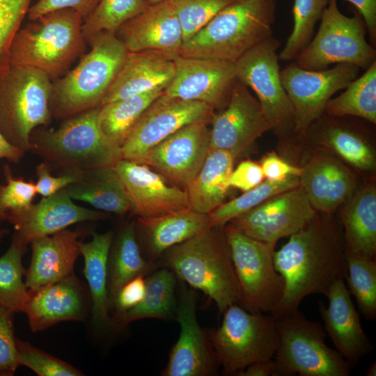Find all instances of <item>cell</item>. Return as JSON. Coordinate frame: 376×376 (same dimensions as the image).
Masks as SVG:
<instances>
[{
	"mask_svg": "<svg viewBox=\"0 0 376 376\" xmlns=\"http://www.w3.org/2000/svg\"><path fill=\"white\" fill-rule=\"evenodd\" d=\"M274 263L284 281L282 298L270 313L276 319L298 309L309 295L327 296L336 281L345 279L343 233L333 224L315 216L274 251Z\"/></svg>",
	"mask_w": 376,
	"mask_h": 376,
	"instance_id": "cell-1",
	"label": "cell"
},
{
	"mask_svg": "<svg viewBox=\"0 0 376 376\" xmlns=\"http://www.w3.org/2000/svg\"><path fill=\"white\" fill-rule=\"evenodd\" d=\"M84 19L71 8L45 13L21 26L10 50L9 64L29 67L52 81L65 75L86 52Z\"/></svg>",
	"mask_w": 376,
	"mask_h": 376,
	"instance_id": "cell-2",
	"label": "cell"
},
{
	"mask_svg": "<svg viewBox=\"0 0 376 376\" xmlns=\"http://www.w3.org/2000/svg\"><path fill=\"white\" fill-rule=\"evenodd\" d=\"M164 253L162 267L209 297L219 313L238 304V282L224 227L210 226Z\"/></svg>",
	"mask_w": 376,
	"mask_h": 376,
	"instance_id": "cell-3",
	"label": "cell"
},
{
	"mask_svg": "<svg viewBox=\"0 0 376 376\" xmlns=\"http://www.w3.org/2000/svg\"><path fill=\"white\" fill-rule=\"evenodd\" d=\"M99 108L68 118L56 129H35L30 136L29 151L51 169H58L63 173L81 174L114 166L122 159L120 148L113 146L102 134L97 124Z\"/></svg>",
	"mask_w": 376,
	"mask_h": 376,
	"instance_id": "cell-4",
	"label": "cell"
},
{
	"mask_svg": "<svg viewBox=\"0 0 376 376\" xmlns=\"http://www.w3.org/2000/svg\"><path fill=\"white\" fill-rule=\"evenodd\" d=\"M277 0H240L226 7L182 45L180 56L235 63L273 35Z\"/></svg>",
	"mask_w": 376,
	"mask_h": 376,
	"instance_id": "cell-5",
	"label": "cell"
},
{
	"mask_svg": "<svg viewBox=\"0 0 376 376\" xmlns=\"http://www.w3.org/2000/svg\"><path fill=\"white\" fill-rule=\"evenodd\" d=\"M91 49L78 64L52 81V118L63 120L101 106L127 54L116 34L102 32L87 41Z\"/></svg>",
	"mask_w": 376,
	"mask_h": 376,
	"instance_id": "cell-6",
	"label": "cell"
},
{
	"mask_svg": "<svg viewBox=\"0 0 376 376\" xmlns=\"http://www.w3.org/2000/svg\"><path fill=\"white\" fill-rule=\"evenodd\" d=\"M51 91L52 81L37 69L9 64L0 72V131L25 153L32 132L52 122Z\"/></svg>",
	"mask_w": 376,
	"mask_h": 376,
	"instance_id": "cell-7",
	"label": "cell"
},
{
	"mask_svg": "<svg viewBox=\"0 0 376 376\" xmlns=\"http://www.w3.org/2000/svg\"><path fill=\"white\" fill-rule=\"evenodd\" d=\"M279 345L274 357L280 376H349L351 365L325 343L319 322L299 309L276 318Z\"/></svg>",
	"mask_w": 376,
	"mask_h": 376,
	"instance_id": "cell-8",
	"label": "cell"
},
{
	"mask_svg": "<svg viewBox=\"0 0 376 376\" xmlns=\"http://www.w3.org/2000/svg\"><path fill=\"white\" fill-rule=\"evenodd\" d=\"M222 314L220 327L208 335L225 373L239 376L250 364L274 358L279 335L271 314L251 313L237 304Z\"/></svg>",
	"mask_w": 376,
	"mask_h": 376,
	"instance_id": "cell-9",
	"label": "cell"
},
{
	"mask_svg": "<svg viewBox=\"0 0 376 376\" xmlns=\"http://www.w3.org/2000/svg\"><path fill=\"white\" fill-rule=\"evenodd\" d=\"M367 30L361 15L349 17L338 9L337 0H329L318 32L293 62L310 70L328 68L332 64H353L366 70L376 61V49L366 38Z\"/></svg>",
	"mask_w": 376,
	"mask_h": 376,
	"instance_id": "cell-10",
	"label": "cell"
},
{
	"mask_svg": "<svg viewBox=\"0 0 376 376\" xmlns=\"http://www.w3.org/2000/svg\"><path fill=\"white\" fill-rule=\"evenodd\" d=\"M238 282V305L271 313L282 298L284 281L274 263L276 243L253 239L229 223L224 228Z\"/></svg>",
	"mask_w": 376,
	"mask_h": 376,
	"instance_id": "cell-11",
	"label": "cell"
},
{
	"mask_svg": "<svg viewBox=\"0 0 376 376\" xmlns=\"http://www.w3.org/2000/svg\"><path fill=\"white\" fill-rule=\"evenodd\" d=\"M280 46L281 41L272 35L247 51L235 65L237 80L255 93L271 130L285 134L294 131V113L281 79Z\"/></svg>",
	"mask_w": 376,
	"mask_h": 376,
	"instance_id": "cell-12",
	"label": "cell"
},
{
	"mask_svg": "<svg viewBox=\"0 0 376 376\" xmlns=\"http://www.w3.org/2000/svg\"><path fill=\"white\" fill-rule=\"evenodd\" d=\"M361 68L339 63L331 68L310 70L293 61L280 70L283 86L294 113V132L303 134L324 113L327 103L338 91L359 77Z\"/></svg>",
	"mask_w": 376,
	"mask_h": 376,
	"instance_id": "cell-13",
	"label": "cell"
},
{
	"mask_svg": "<svg viewBox=\"0 0 376 376\" xmlns=\"http://www.w3.org/2000/svg\"><path fill=\"white\" fill-rule=\"evenodd\" d=\"M215 110L209 104L164 94L143 112L120 148L122 159L138 162L152 147L180 128L196 123L210 124Z\"/></svg>",
	"mask_w": 376,
	"mask_h": 376,
	"instance_id": "cell-14",
	"label": "cell"
},
{
	"mask_svg": "<svg viewBox=\"0 0 376 376\" xmlns=\"http://www.w3.org/2000/svg\"><path fill=\"white\" fill-rule=\"evenodd\" d=\"M315 216L299 185L267 198L229 223L253 239L276 244L305 227Z\"/></svg>",
	"mask_w": 376,
	"mask_h": 376,
	"instance_id": "cell-15",
	"label": "cell"
},
{
	"mask_svg": "<svg viewBox=\"0 0 376 376\" xmlns=\"http://www.w3.org/2000/svg\"><path fill=\"white\" fill-rule=\"evenodd\" d=\"M173 61L175 73L164 95L202 102L218 111L227 106L237 81L234 63L182 56Z\"/></svg>",
	"mask_w": 376,
	"mask_h": 376,
	"instance_id": "cell-16",
	"label": "cell"
},
{
	"mask_svg": "<svg viewBox=\"0 0 376 376\" xmlns=\"http://www.w3.org/2000/svg\"><path fill=\"white\" fill-rule=\"evenodd\" d=\"M180 336L171 350L164 376H212L221 366L209 335L196 318V292L180 281V295L175 309Z\"/></svg>",
	"mask_w": 376,
	"mask_h": 376,
	"instance_id": "cell-17",
	"label": "cell"
},
{
	"mask_svg": "<svg viewBox=\"0 0 376 376\" xmlns=\"http://www.w3.org/2000/svg\"><path fill=\"white\" fill-rule=\"evenodd\" d=\"M206 123L187 125L150 148L138 162L185 187L196 177L210 150Z\"/></svg>",
	"mask_w": 376,
	"mask_h": 376,
	"instance_id": "cell-18",
	"label": "cell"
},
{
	"mask_svg": "<svg viewBox=\"0 0 376 376\" xmlns=\"http://www.w3.org/2000/svg\"><path fill=\"white\" fill-rule=\"evenodd\" d=\"M210 130V150L230 152L236 157L271 125L247 86L235 83L227 106L215 112Z\"/></svg>",
	"mask_w": 376,
	"mask_h": 376,
	"instance_id": "cell-19",
	"label": "cell"
},
{
	"mask_svg": "<svg viewBox=\"0 0 376 376\" xmlns=\"http://www.w3.org/2000/svg\"><path fill=\"white\" fill-rule=\"evenodd\" d=\"M109 214L76 205L65 188L42 198L36 204L7 212V221L14 227L13 236L27 246L40 237L51 235L69 226L88 221L107 219Z\"/></svg>",
	"mask_w": 376,
	"mask_h": 376,
	"instance_id": "cell-20",
	"label": "cell"
},
{
	"mask_svg": "<svg viewBox=\"0 0 376 376\" xmlns=\"http://www.w3.org/2000/svg\"><path fill=\"white\" fill-rule=\"evenodd\" d=\"M116 36L129 52H151L172 61L180 56L183 45L181 24L169 0L149 4Z\"/></svg>",
	"mask_w": 376,
	"mask_h": 376,
	"instance_id": "cell-21",
	"label": "cell"
},
{
	"mask_svg": "<svg viewBox=\"0 0 376 376\" xmlns=\"http://www.w3.org/2000/svg\"><path fill=\"white\" fill-rule=\"evenodd\" d=\"M132 211L138 218L148 219L189 207L187 194L150 166L120 159L113 166Z\"/></svg>",
	"mask_w": 376,
	"mask_h": 376,
	"instance_id": "cell-22",
	"label": "cell"
},
{
	"mask_svg": "<svg viewBox=\"0 0 376 376\" xmlns=\"http://www.w3.org/2000/svg\"><path fill=\"white\" fill-rule=\"evenodd\" d=\"M326 297L328 306L319 305L324 330L338 352L353 368L374 350V345L361 326L344 279L336 281Z\"/></svg>",
	"mask_w": 376,
	"mask_h": 376,
	"instance_id": "cell-23",
	"label": "cell"
},
{
	"mask_svg": "<svg viewBox=\"0 0 376 376\" xmlns=\"http://www.w3.org/2000/svg\"><path fill=\"white\" fill-rule=\"evenodd\" d=\"M81 235L79 231L65 229L30 243L31 259L25 272V284L30 292L75 276Z\"/></svg>",
	"mask_w": 376,
	"mask_h": 376,
	"instance_id": "cell-24",
	"label": "cell"
},
{
	"mask_svg": "<svg viewBox=\"0 0 376 376\" xmlns=\"http://www.w3.org/2000/svg\"><path fill=\"white\" fill-rule=\"evenodd\" d=\"M30 293L24 313L33 332L45 330L63 321H81L84 318V297L75 276Z\"/></svg>",
	"mask_w": 376,
	"mask_h": 376,
	"instance_id": "cell-25",
	"label": "cell"
},
{
	"mask_svg": "<svg viewBox=\"0 0 376 376\" xmlns=\"http://www.w3.org/2000/svg\"><path fill=\"white\" fill-rule=\"evenodd\" d=\"M174 73V61L160 54L128 52L101 105L166 87Z\"/></svg>",
	"mask_w": 376,
	"mask_h": 376,
	"instance_id": "cell-26",
	"label": "cell"
},
{
	"mask_svg": "<svg viewBox=\"0 0 376 376\" xmlns=\"http://www.w3.org/2000/svg\"><path fill=\"white\" fill-rule=\"evenodd\" d=\"M299 185L316 211L329 213L336 210L352 192L355 181L350 171L326 155L311 159L299 177Z\"/></svg>",
	"mask_w": 376,
	"mask_h": 376,
	"instance_id": "cell-27",
	"label": "cell"
},
{
	"mask_svg": "<svg viewBox=\"0 0 376 376\" xmlns=\"http://www.w3.org/2000/svg\"><path fill=\"white\" fill-rule=\"evenodd\" d=\"M139 228L149 254L148 260H154L170 248L180 244L210 227L207 214L190 207L159 217L138 218Z\"/></svg>",
	"mask_w": 376,
	"mask_h": 376,
	"instance_id": "cell-28",
	"label": "cell"
},
{
	"mask_svg": "<svg viewBox=\"0 0 376 376\" xmlns=\"http://www.w3.org/2000/svg\"><path fill=\"white\" fill-rule=\"evenodd\" d=\"M113 233H93L87 242L79 241L80 254L84 260V274L92 302L91 324L97 331H107L114 322L109 315L111 308L107 289V262Z\"/></svg>",
	"mask_w": 376,
	"mask_h": 376,
	"instance_id": "cell-29",
	"label": "cell"
},
{
	"mask_svg": "<svg viewBox=\"0 0 376 376\" xmlns=\"http://www.w3.org/2000/svg\"><path fill=\"white\" fill-rule=\"evenodd\" d=\"M235 158L228 151L209 150L198 174L185 187L190 208L208 214L224 203Z\"/></svg>",
	"mask_w": 376,
	"mask_h": 376,
	"instance_id": "cell-30",
	"label": "cell"
},
{
	"mask_svg": "<svg viewBox=\"0 0 376 376\" xmlns=\"http://www.w3.org/2000/svg\"><path fill=\"white\" fill-rule=\"evenodd\" d=\"M345 256L375 258L376 253V189L373 185L360 189L343 214Z\"/></svg>",
	"mask_w": 376,
	"mask_h": 376,
	"instance_id": "cell-31",
	"label": "cell"
},
{
	"mask_svg": "<svg viewBox=\"0 0 376 376\" xmlns=\"http://www.w3.org/2000/svg\"><path fill=\"white\" fill-rule=\"evenodd\" d=\"M308 128L322 145L332 149L352 166L365 171L375 169V154L366 136L354 125L340 120L339 117L322 116Z\"/></svg>",
	"mask_w": 376,
	"mask_h": 376,
	"instance_id": "cell-32",
	"label": "cell"
},
{
	"mask_svg": "<svg viewBox=\"0 0 376 376\" xmlns=\"http://www.w3.org/2000/svg\"><path fill=\"white\" fill-rule=\"evenodd\" d=\"M72 200L89 203L105 212L124 214L132 205L113 166H104L81 173L65 187Z\"/></svg>",
	"mask_w": 376,
	"mask_h": 376,
	"instance_id": "cell-33",
	"label": "cell"
},
{
	"mask_svg": "<svg viewBox=\"0 0 376 376\" xmlns=\"http://www.w3.org/2000/svg\"><path fill=\"white\" fill-rule=\"evenodd\" d=\"M155 265L145 259L137 242L136 224L131 221L111 243L107 262V289L110 306L120 289L132 279L150 273Z\"/></svg>",
	"mask_w": 376,
	"mask_h": 376,
	"instance_id": "cell-34",
	"label": "cell"
},
{
	"mask_svg": "<svg viewBox=\"0 0 376 376\" xmlns=\"http://www.w3.org/2000/svg\"><path fill=\"white\" fill-rule=\"evenodd\" d=\"M166 87L100 106L97 124L102 134L114 146L120 148L143 112Z\"/></svg>",
	"mask_w": 376,
	"mask_h": 376,
	"instance_id": "cell-35",
	"label": "cell"
},
{
	"mask_svg": "<svg viewBox=\"0 0 376 376\" xmlns=\"http://www.w3.org/2000/svg\"><path fill=\"white\" fill-rule=\"evenodd\" d=\"M176 276L162 268L146 279V290L141 302L119 316V325L144 318L168 320L175 314Z\"/></svg>",
	"mask_w": 376,
	"mask_h": 376,
	"instance_id": "cell-36",
	"label": "cell"
},
{
	"mask_svg": "<svg viewBox=\"0 0 376 376\" xmlns=\"http://www.w3.org/2000/svg\"><path fill=\"white\" fill-rule=\"evenodd\" d=\"M327 103L324 113L332 117L353 116L376 124V61L364 73Z\"/></svg>",
	"mask_w": 376,
	"mask_h": 376,
	"instance_id": "cell-37",
	"label": "cell"
},
{
	"mask_svg": "<svg viewBox=\"0 0 376 376\" xmlns=\"http://www.w3.org/2000/svg\"><path fill=\"white\" fill-rule=\"evenodd\" d=\"M26 246L13 236L11 244L0 256V306L12 313L24 312L31 293L23 281L26 270L22 256Z\"/></svg>",
	"mask_w": 376,
	"mask_h": 376,
	"instance_id": "cell-38",
	"label": "cell"
},
{
	"mask_svg": "<svg viewBox=\"0 0 376 376\" xmlns=\"http://www.w3.org/2000/svg\"><path fill=\"white\" fill-rule=\"evenodd\" d=\"M299 186L298 176L279 180L265 179L253 189L219 207L208 214L211 226L224 227L239 215L258 205L267 198Z\"/></svg>",
	"mask_w": 376,
	"mask_h": 376,
	"instance_id": "cell-39",
	"label": "cell"
},
{
	"mask_svg": "<svg viewBox=\"0 0 376 376\" xmlns=\"http://www.w3.org/2000/svg\"><path fill=\"white\" fill-rule=\"evenodd\" d=\"M329 0H294L293 27L279 59L291 62L307 46L314 36L316 24L320 21Z\"/></svg>",
	"mask_w": 376,
	"mask_h": 376,
	"instance_id": "cell-40",
	"label": "cell"
},
{
	"mask_svg": "<svg viewBox=\"0 0 376 376\" xmlns=\"http://www.w3.org/2000/svg\"><path fill=\"white\" fill-rule=\"evenodd\" d=\"M349 292L368 320L376 318V262L375 258L360 256H345Z\"/></svg>",
	"mask_w": 376,
	"mask_h": 376,
	"instance_id": "cell-41",
	"label": "cell"
},
{
	"mask_svg": "<svg viewBox=\"0 0 376 376\" xmlns=\"http://www.w3.org/2000/svg\"><path fill=\"white\" fill-rule=\"evenodd\" d=\"M148 5L146 0H100L83 23L86 42L100 33L116 34L121 25L141 13Z\"/></svg>",
	"mask_w": 376,
	"mask_h": 376,
	"instance_id": "cell-42",
	"label": "cell"
},
{
	"mask_svg": "<svg viewBox=\"0 0 376 376\" xmlns=\"http://www.w3.org/2000/svg\"><path fill=\"white\" fill-rule=\"evenodd\" d=\"M179 19L183 43L222 10L240 0H169Z\"/></svg>",
	"mask_w": 376,
	"mask_h": 376,
	"instance_id": "cell-43",
	"label": "cell"
},
{
	"mask_svg": "<svg viewBox=\"0 0 376 376\" xmlns=\"http://www.w3.org/2000/svg\"><path fill=\"white\" fill-rule=\"evenodd\" d=\"M20 365L39 376H81L84 374L67 362L56 358L27 342L16 338Z\"/></svg>",
	"mask_w": 376,
	"mask_h": 376,
	"instance_id": "cell-44",
	"label": "cell"
},
{
	"mask_svg": "<svg viewBox=\"0 0 376 376\" xmlns=\"http://www.w3.org/2000/svg\"><path fill=\"white\" fill-rule=\"evenodd\" d=\"M33 0H0V72L9 65L13 38Z\"/></svg>",
	"mask_w": 376,
	"mask_h": 376,
	"instance_id": "cell-45",
	"label": "cell"
},
{
	"mask_svg": "<svg viewBox=\"0 0 376 376\" xmlns=\"http://www.w3.org/2000/svg\"><path fill=\"white\" fill-rule=\"evenodd\" d=\"M3 175L6 183L0 184V211L8 212L24 209L32 204L37 194L35 182L15 177L5 164Z\"/></svg>",
	"mask_w": 376,
	"mask_h": 376,
	"instance_id": "cell-46",
	"label": "cell"
},
{
	"mask_svg": "<svg viewBox=\"0 0 376 376\" xmlns=\"http://www.w3.org/2000/svg\"><path fill=\"white\" fill-rule=\"evenodd\" d=\"M13 313L0 306V376L13 375L20 366L13 331Z\"/></svg>",
	"mask_w": 376,
	"mask_h": 376,
	"instance_id": "cell-47",
	"label": "cell"
},
{
	"mask_svg": "<svg viewBox=\"0 0 376 376\" xmlns=\"http://www.w3.org/2000/svg\"><path fill=\"white\" fill-rule=\"evenodd\" d=\"M100 0H35L27 12L29 21L51 11L71 8L77 12L84 21L92 13Z\"/></svg>",
	"mask_w": 376,
	"mask_h": 376,
	"instance_id": "cell-48",
	"label": "cell"
},
{
	"mask_svg": "<svg viewBox=\"0 0 376 376\" xmlns=\"http://www.w3.org/2000/svg\"><path fill=\"white\" fill-rule=\"evenodd\" d=\"M37 181L35 182L37 194L42 197L52 196L68 185L76 182L81 174L63 173L51 175V169L45 162L38 164L36 168Z\"/></svg>",
	"mask_w": 376,
	"mask_h": 376,
	"instance_id": "cell-49",
	"label": "cell"
},
{
	"mask_svg": "<svg viewBox=\"0 0 376 376\" xmlns=\"http://www.w3.org/2000/svg\"><path fill=\"white\" fill-rule=\"evenodd\" d=\"M264 180L265 176L260 164L251 160H245L233 169L229 177V185L245 192L256 187Z\"/></svg>",
	"mask_w": 376,
	"mask_h": 376,
	"instance_id": "cell-50",
	"label": "cell"
},
{
	"mask_svg": "<svg viewBox=\"0 0 376 376\" xmlns=\"http://www.w3.org/2000/svg\"><path fill=\"white\" fill-rule=\"evenodd\" d=\"M146 290V279L139 276L125 283L118 291L112 307L118 316L139 304Z\"/></svg>",
	"mask_w": 376,
	"mask_h": 376,
	"instance_id": "cell-51",
	"label": "cell"
},
{
	"mask_svg": "<svg viewBox=\"0 0 376 376\" xmlns=\"http://www.w3.org/2000/svg\"><path fill=\"white\" fill-rule=\"evenodd\" d=\"M265 179L279 180L301 175V168L293 166L272 151L265 155L260 164Z\"/></svg>",
	"mask_w": 376,
	"mask_h": 376,
	"instance_id": "cell-52",
	"label": "cell"
},
{
	"mask_svg": "<svg viewBox=\"0 0 376 376\" xmlns=\"http://www.w3.org/2000/svg\"><path fill=\"white\" fill-rule=\"evenodd\" d=\"M363 17L370 43L376 47V0H346Z\"/></svg>",
	"mask_w": 376,
	"mask_h": 376,
	"instance_id": "cell-53",
	"label": "cell"
},
{
	"mask_svg": "<svg viewBox=\"0 0 376 376\" xmlns=\"http://www.w3.org/2000/svg\"><path fill=\"white\" fill-rule=\"evenodd\" d=\"M273 359L250 364L239 376H280L278 365Z\"/></svg>",
	"mask_w": 376,
	"mask_h": 376,
	"instance_id": "cell-54",
	"label": "cell"
},
{
	"mask_svg": "<svg viewBox=\"0 0 376 376\" xmlns=\"http://www.w3.org/2000/svg\"><path fill=\"white\" fill-rule=\"evenodd\" d=\"M25 152L11 145L0 131V159H6L10 162L18 164Z\"/></svg>",
	"mask_w": 376,
	"mask_h": 376,
	"instance_id": "cell-55",
	"label": "cell"
},
{
	"mask_svg": "<svg viewBox=\"0 0 376 376\" xmlns=\"http://www.w3.org/2000/svg\"><path fill=\"white\" fill-rule=\"evenodd\" d=\"M366 376H375L376 375V362L373 361L368 368L366 373Z\"/></svg>",
	"mask_w": 376,
	"mask_h": 376,
	"instance_id": "cell-56",
	"label": "cell"
},
{
	"mask_svg": "<svg viewBox=\"0 0 376 376\" xmlns=\"http://www.w3.org/2000/svg\"><path fill=\"white\" fill-rule=\"evenodd\" d=\"M8 230L0 228V241L8 234Z\"/></svg>",
	"mask_w": 376,
	"mask_h": 376,
	"instance_id": "cell-57",
	"label": "cell"
},
{
	"mask_svg": "<svg viewBox=\"0 0 376 376\" xmlns=\"http://www.w3.org/2000/svg\"><path fill=\"white\" fill-rule=\"evenodd\" d=\"M7 219V213L0 211V224Z\"/></svg>",
	"mask_w": 376,
	"mask_h": 376,
	"instance_id": "cell-58",
	"label": "cell"
},
{
	"mask_svg": "<svg viewBox=\"0 0 376 376\" xmlns=\"http://www.w3.org/2000/svg\"><path fill=\"white\" fill-rule=\"evenodd\" d=\"M146 1L148 4H153L163 0H146Z\"/></svg>",
	"mask_w": 376,
	"mask_h": 376,
	"instance_id": "cell-59",
	"label": "cell"
}]
</instances>
